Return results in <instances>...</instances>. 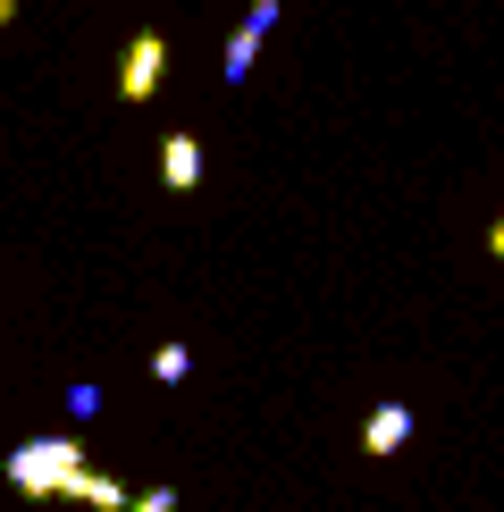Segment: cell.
<instances>
[{
    "label": "cell",
    "mask_w": 504,
    "mask_h": 512,
    "mask_svg": "<svg viewBox=\"0 0 504 512\" xmlns=\"http://www.w3.org/2000/svg\"><path fill=\"white\" fill-rule=\"evenodd\" d=\"M9 487H17L26 504H93V512H126V496H135L126 479H110V471L84 462V437H76V429L9 445Z\"/></svg>",
    "instance_id": "6da1fadb"
},
{
    "label": "cell",
    "mask_w": 504,
    "mask_h": 512,
    "mask_svg": "<svg viewBox=\"0 0 504 512\" xmlns=\"http://www.w3.org/2000/svg\"><path fill=\"white\" fill-rule=\"evenodd\" d=\"M160 76H168V34L143 26V34L118 51V101H135V110H143V101L160 93Z\"/></svg>",
    "instance_id": "7a4b0ae2"
},
{
    "label": "cell",
    "mask_w": 504,
    "mask_h": 512,
    "mask_svg": "<svg viewBox=\"0 0 504 512\" xmlns=\"http://www.w3.org/2000/svg\"><path fill=\"white\" fill-rule=\"evenodd\" d=\"M269 34H278V0H252L244 26L227 34V51H219V76H227V84H244L252 68H261V42H269Z\"/></svg>",
    "instance_id": "3957f363"
},
{
    "label": "cell",
    "mask_w": 504,
    "mask_h": 512,
    "mask_svg": "<svg viewBox=\"0 0 504 512\" xmlns=\"http://www.w3.org/2000/svg\"><path fill=\"white\" fill-rule=\"evenodd\" d=\"M412 445V403H378V412L362 420V454L370 462H395Z\"/></svg>",
    "instance_id": "277c9868"
},
{
    "label": "cell",
    "mask_w": 504,
    "mask_h": 512,
    "mask_svg": "<svg viewBox=\"0 0 504 512\" xmlns=\"http://www.w3.org/2000/svg\"><path fill=\"white\" fill-rule=\"evenodd\" d=\"M160 185H168V194H194V185H202V135H185V126L160 135Z\"/></svg>",
    "instance_id": "5b68a950"
},
{
    "label": "cell",
    "mask_w": 504,
    "mask_h": 512,
    "mask_svg": "<svg viewBox=\"0 0 504 512\" xmlns=\"http://www.w3.org/2000/svg\"><path fill=\"white\" fill-rule=\"evenodd\" d=\"M152 378H160V387H185V378H194V353H185V345H160V353H152Z\"/></svg>",
    "instance_id": "8992f818"
},
{
    "label": "cell",
    "mask_w": 504,
    "mask_h": 512,
    "mask_svg": "<svg viewBox=\"0 0 504 512\" xmlns=\"http://www.w3.org/2000/svg\"><path fill=\"white\" fill-rule=\"evenodd\" d=\"M126 512H177V487H143V496H126Z\"/></svg>",
    "instance_id": "52a82bcc"
},
{
    "label": "cell",
    "mask_w": 504,
    "mask_h": 512,
    "mask_svg": "<svg viewBox=\"0 0 504 512\" xmlns=\"http://www.w3.org/2000/svg\"><path fill=\"white\" fill-rule=\"evenodd\" d=\"M101 412V387H68V420H93Z\"/></svg>",
    "instance_id": "ba28073f"
},
{
    "label": "cell",
    "mask_w": 504,
    "mask_h": 512,
    "mask_svg": "<svg viewBox=\"0 0 504 512\" xmlns=\"http://www.w3.org/2000/svg\"><path fill=\"white\" fill-rule=\"evenodd\" d=\"M488 261H504V219H496V227H488Z\"/></svg>",
    "instance_id": "9c48e42d"
},
{
    "label": "cell",
    "mask_w": 504,
    "mask_h": 512,
    "mask_svg": "<svg viewBox=\"0 0 504 512\" xmlns=\"http://www.w3.org/2000/svg\"><path fill=\"white\" fill-rule=\"evenodd\" d=\"M9 17H17V0H0V26H9Z\"/></svg>",
    "instance_id": "30bf717a"
}]
</instances>
